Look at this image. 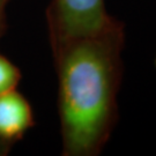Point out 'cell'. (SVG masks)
I'll return each mask as SVG.
<instances>
[{"mask_svg": "<svg viewBox=\"0 0 156 156\" xmlns=\"http://www.w3.org/2000/svg\"><path fill=\"white\" fill-rule=\"evenodd\" d=\"M34 124L28 101L15 89L0 94V138H20Z\"/></svg>", "mask_w": 156, "mask_h": 156, "instance_id": "cell-3", "label": "cell"}, {"mask_svg": "<svg viewBox=\"0 0 156 156\" xmlns=\"http://www.w3.org/2000/svg\"><path fill=\"white\" fill-rule=\"evenodd\" d=\"M124 23L56 49L64 155L98 154L117 122Z\"/></svg>", "mask_w": 156, "mask_h": 156, "instance_id": "cell-1", "label": "cell"}, {"mask_svg": "<svg viewBox=\"0 0 156 156\" xmlns=\"http://www.w3.org/2000/svg\"><path fill=\"white\" fill-rule=\"evenodd\" d=\"M50 16L55 49L104 33L119 22L108 14L104 0H53Z\"/></svg>", "mask_w": 156, "mask_h": 156, "instance_id": "cell-2", "label": "cell"}, {"mask_svg": "<svg viewBox=\"0 0 156 156\" xmlns=\"http://www.w3.org/2000/svg\"><path fill=\"white\" fill-rule=\"evenodd\" d=\"M155 66H156V56H155Z\"/></svg>", "mask_w": 156, "mask_h": 156, "instance_id": "cell-6", "label": "cell"}, {"mask_svg": "<svg viewBox=\"0 0 156 156\" xmlns=\"http://www.w3.org/2000/svg\"><path fill=\"white\" fill-rule=\"evenodd\" d=\"M20 80L19 69L8 59L0 56V94L15 89Z\"/></svg>", "mask_w": 156, "mask_h": 156, "instance_id": "cell-4", "label": "cell"}, {"mask_svg": "<svg viewBox=\"0 0 156 156\" xmlns=\"http://www.w3.org/2000/svg\"><path fill=\"white\" fill-rule=\"evenodd\" d=\"M9 0H0V26L2 23V20H4V14H5V9L6 6L8 4Z\"/></svg>", "mask_w": 156, "mask_h": 156, "instance_id": "cell-5", "label": "cell"}]
</instances>
